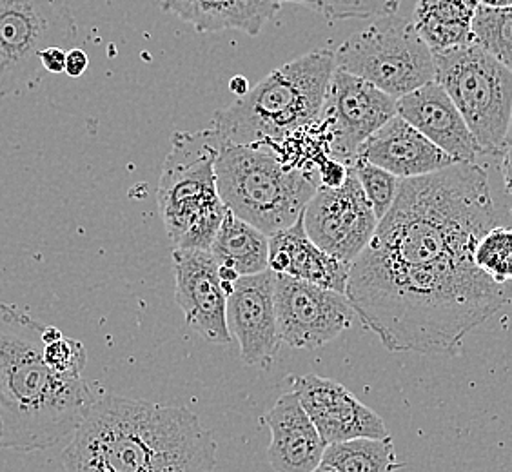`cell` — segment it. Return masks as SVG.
<instances>
[{"mask_svg":"<svg viewBox=\"0 0 512 472\" xmlns=\"http://www.w3.org/2000/svg\"><path fill=\"white\" fill-rule=\"evenodd\" d=\"M493 226L489 178L476 162L400 182L345 287L387 351L454 356L511 304L512 284H496L474 264V247Z\"/></svg>","mask_w":512,"mask_h":472,"instance_id":"1","label":"cell"},{"mask_svg":"<svg viewBox=\"0 0 512 472\" xmlns=\"http://www.w3.org/2000/svg\"><path fill=\"white\" fill-rule=\"evenodd\" d=\"M66 472H215L217 442L186 407L95 400L62 453Z\"/></svg>","mask_w":512,"mask_h":472,"instance_id":"2","label":"cell"},{"mask_svg":"<svg viewBox=\"0 0 512 472\" xmlns=\"http://www.w3.org/2000/svg\"><path fill=\"white\" fill-rule=\"evenodd\" d=\"M44 327L0 304V449H50L79 429L97 400L82 376L68 378L46 364Z\"/></svg>","mask_w":512,"mask_h":472,"instance_id":"3","label":"cell"},{"mask_svg":"<svg viewBox=\"0 0 512 472\" xmlns=\"http://www.w3.org/2000/svg\"><path fill=\"white\" fill-rule=\"evenodd\" d=\"M335 51H311L273 69L244 97L218 109L211 129L226 144H262L320 118L335 71Z\"/></svg>","mask_w":512,"mask_h":472,"instance_id":"4","label":"cell"},{"mask_svg":"<svg viewBox=\"0 0 512 472\" xmlns=\"http://www.w3.org/2000/svg\"><path fill=\"white\" fill-rule=\"evenodd\" d=\"M222 140L213 129L177 131L158 182V209L175 249H211L227 207L218 193Z\"/></svg>","mask_w":512,"mask_h":472,"instance_id":"5","label":"cell"},{"mask_svg":"<svg viewBox=\"0 0 512 472\" xmlns=\"http://www.w3.org/2000/svg\"><path fill=\"white\" fill-rule=\"evenodd\" d=\"M218 193L227 209L267 236L293 226L320 184L287 168L264 144H222L215 162Z\"/></svg>","mask_w":512,"mask_h":472,"instance_id":"6","label":"cell"},{"mask_svg":"<svg viewBox=\"0 0 512 472\" xmlns=\"http://www.w3.org/2000/svg\"><path fill=\"white\" fill-rule=\"evenodd\" d=\"M434 80L447 91L483 155L503 153L512 118V71L476 42L434 51Z\"/></svg>","mask_w":512,"mask_h":472,"instance_id":"7","label":"cell"},{"mask_svg":"<svg viewBox=\"0 0 512 472\" xmlns=\"http://www.w3.org/2000/svg\"><path fill=\"white\" fill-rule=\"evenodd\" d=\"M336 68L371 82L398 100L434 80V57L413 20L385 15L335 51Z\"/></svg>","mask_w":512,"mask_h":472,"instance_id":"8","label":"cell"},{"mask_svg":"<svg viewBox=\"0 0 512 472\" xmlns=\"http://www.w3.org/2000/svg\"><path fill=\"white\" fill-rule=\"evenodd\" d=\"M75 39L68 0H0V97L35 88L46 73L40 51Z\"/></svg>","mask_w":512,"mask_h":472,"instance_id":"9","label":"cell"},{"mask_svg":"<svg viewBox=\"0 0 512 472\" xmlns=\"http://www.w3.org/2000/svg\"><path fill=\"white\" fill-rule=\"evenodd\" d=\"M278 335L295 349H318L347 331L356 311L344 293L275 273Z\"/></svg>","mask_w":512,"mask_h":472,"instance_id":"10","label":"cell"},{"mask_svg":"<svg viewBox=\"0 0 512 472\" xmlns=\"http://www.w3.org/2000/svg\"><path fill=\"white\" fill-rule=\"evenodd\" d=\"M394 115V97L367 80L335 68L320 113L331 135V157L349 168L367 138Z\"/></svg>","mask_w":512,"mask_h":472,"instance_id":"11","label":"cell"},{"mask_svg":"<svg viewBox=\"0 0 512 472\" xmlns=\"http://www.w3.org/2000/svg\"><path fill=\"white\" fill-rule=\"evenodd\" d=\"M309 238L325 253L353 264L378 227L375 211L355 173L340 187H318L302 213Z\"/></svg>","mask_w":512,"mask_h":472,"instance_id":"12","label":"cell"},{"mask_svg":"<svg viewBox=\"0 0 512 472\" xmlns=\"http://www.w3.org/2000/svg\"><path fill=\"white\" fill-rule=\"evenodd\" d=\"M173 271L175 298L189 327L211 344H231L227 293L215 256L206 249H173Z\"/></svg>","mask_w":512,"mask_h":472,"instance_id":"13","label":"cell"},{"mask_svg":"<svg viewBox=\"0 0 512 472\" xmlns=\"http://www.w3.org/2000/svg\"><path fill=\"white\" fill-rule=\"evenodd\" d=\"M227 325L237 336L240 358L249 367H267L282 344L276 325L275 273L240 276L227 295Z\"/></svg>","mask_w":512,"mask_h":472,"instance_id":"14","label":"cell"},{"mask_svg":"<svg viewBox=\"0 0 512 472\" xmlns=\"http://www.w3.org/2000/svg\"><path fill=\"white\" fill-rule=\"evenodd\" d=\"M293 393L327 445L391 436L384 420L335 380L304 374L293 380Z\"/></svg>","mask_w":512,"mask_h":472,"instance_id":"15","label":"cell"},{"mask_svg":"<svg viewBox=\"0 0 512 472\" xmlns=\"http://www.w3.org/2000/svg\"><path fill=\"white\" fill-rule=\"evenodd\" d=\"M396 113L445 151L454 162H474L482 146L453 100L436 80L396 100Z\"/></svg>","mask_w":512,"mask_h":472,"instance_id":"16","label":"cell"},{"mask_svg":"<svg viewBox=\"0 0 512 472\" xmlns=\"http://www.w3.org/2000/svg\"><path fill=\"white\" fill-rule=\"evenodd\" d=\"M358 157L402 180L424 177L456 164L398 113L367 138Z\"/></svg>","mask_w":512,"mask_h":472,"instance_id":"17","label":"cell"},{"mask_svg":"<svg viewBox=\"0 0 512 472\" xmlns=\"http://www.w3.org/2000/svg\"><path fill=\"white\" fill-rule=\"evenodd\" d=\"M266 423L271 431L267 460L276 472H313L322 463L327 443L296 393L282 394L266 414Z\"/></svg>","mask_w":512,"mask_h":472,"instance_id":"18","label":"cell"},{"mask_svg":"<svg viewBox=\"0 0 512 472\" xmlns=\"http://www.w3.org/2000/svg\"><path fill=\"white\" fill-rule=\"evenodd\" d=\"M269 269L345 295L351 264L316 246L300 217L293 226L269 236Z\"/></svg>","mask_w":512,"mask_h":472,"instance_id":"19","label":"cell"},{"mask_svg":"<svg viewBox=\"0 0 512 472\" xmlns=\"http://www.w3.org/2000/svg\"><path fill=\"white\" fill-rule=\"evenodd\" d=\"M287 0H162V10L177 15L198 33L237 30L256 37Z\"/></svg>","mask_w":512,"mask_h":472,"instance_id":"20","label":"cell"},{"mask_svg":"<svg viewBox=\"0 0 512 472\" xmlns=\"http://www.w3.org/2000/svg\"><path fill=\"white\" fill-rule=\"evenodd\" d=\"M478 4V0H418L414 28L433 53L473 44Z\"/></svg>","mask_w":512,"mask_h":472,"instance_id":"21","label":"cell"},{"mask_svg":"<svg viewBox=\"0 0 512 472\" xmlns=\"http://www.w3.org/2000/svg\"><path fill=\"white\" fill-rule=\"evenodd\" d=\"M209 251L218 266L231 267L240 276L258 275L269 269V236L229 209Z\"/></svg>","mask_w":512,"mask_h":472,"instance_id":"22","label":"cell"},{"mask_svg":"<svg viewBox=\"0 0 512 472\" xmlns=\"http://www.w3.org/2000/svg\"><path fill=\"white\" fill-rule=\"evenodd\" d=\"M322 462L340 472H396L402 467L391 436L331 443L325 447Z\"/></svg>","mask_w":512,"mask_h":472,"instance_id":"23","label":"cell"},{"mask_svg":"<svg viewBox=\"0 0 512 472\" xmlns=\"http://www.w3.org/2000/svg\"><path fill=\"white\" fill-rule=\"evenodd\" d=\"M474 42L512 71V6L489 8L478 4L473 20Z\"/></svg>","mask_w":512,"mask_h":472,"instance_id":"24","label":"cell"},{"mask_svg":"<svg viewBox=\"0 0 512 472\" xmlns=\"http://www.w3.org/2000/svg\"><path fill=\"white\" fill-rule=\"evenodd\" d=\"M474 264L496 284H512V227L493 226L474 247Z\"/></svg>","mask_w":512,"mask_h":472,"instance_id":"25","label":"cell"},{"mask_svg":"<svg viewBox=\"0 0 512 472\" xmlns=\"http://www.w3.org/2000/svg\"><path fill=\"white\" fill-rule=\"evenodd\" d=\"M349 169L358 178L360 186L364 189L365 197L369 200V204L375 211V217L380 222L385 217V213L393 206L402 178L394 177L393 173L378 168L375 164L360 157L356 158Z\"/></svg>","mask_w":512,"mask_h":472,"instance_id":"26","label":"cell"},{"mask_svg":"<svg viewBox=\"0 0 512 472\" xmlns=\"http://www.w3.org/2000/svg\"><path fill=\"white\" fill-rule=\"evenodd\" d=\"M44 360L55 373L80 378L88 364V354L82 342L62 335L44 344Z\"/></svg>","mask_w":512,"mask_h":472,"instance_id":"27","label":"cell"},{"mask_svg":"<svg viewBox=\"0 0 512 472\" xmlns=\"http://www.w3.org/2000/svg\"><path fill=\"white\" fill-rule=\"evenodd\" d=\"M402 0H322V13L329 20L371 19L393 15Z\"/></svg>","mask_w":512,"mask_h":472,"instance_id":"28","label":"cell"},{"mask_svg":"<svg viewBox=\"0 0 512 472\" xmlns=\"http://www.w3.org/2000/svg\"><path fill=\"white\" fill-rule=\"evenodd\" d=\"M349 175V168L338 162L336 158L325 160L324 166L318 171V182L320 187H340Z\"/></svg>","mask_w":512,"mask_h":472,"instance_id":"29","label":"cell"},{"mask_svg":"<svg viewBox=\"0 0 512 472\" xmlns=\"http://www.w3.org/2000/svg\"><path fill=\"white\" fill-rule=\"evenodd\" d=\"M66 55H68V50H64L60 46H50V48L40 51V64L46 73L60 75L66 71Z\"/></svg>","mask_w":512,"mask_h":472,"instance_id":"30","label":"cell"},{"mask_svg":"<svg viewBox=\"0 0 512 472\" xmlns=\"http://www.w3.org/2000/svg\"><path fill=\"white\" fill-rule=\"evenodd\" d=\"M88 66L89 57L86 51L80 50V48H71L68 51V55H66V71H64L68 77H73V79L82 77L86 73Z\"/></svg>","mask_w":512,"mask_h":472,"instance_id":"31","label":"cell"},{"mask_svg":"<svg viewBox=\"0 0 512 472\" xmlns=\"http://www.w3.org/2000/svg\"><path fill=\"white\" fill-rule=\"evenodd\" d=\"M502 175L505 191L512 197V146L503 149Z\"/></svg>","mask_w":512,"mask_h":472,"instance_id":"32","label":"cell"},{"mask_svg":"<svg viewBox=\"0 0 512 472\" xmlns=\"http://www.w3.org/2000/svg\"><path fill=\"white\" fill-rule=\"evenodd\" d=\"M249 89H251L249 80H247L246 77H242V75H237V77H233V79L229 80V91H231L233 95H237V99L238 97H244Z\"/></svg>","mask_w":512,"mask_h":472,"instance_id":"33","label":"cell"},{"mask_svg":"<svg viewBox=\"0 0 512 472\" xmlns=\"http://www.w3.org/2000/svg\"><path fill=\"white\" fill-rule=\"evenodd\" d=\"M480 4L489 8H511L512 0H480Z\"/></svg>","mask_w":512,"mask_h":472,"instance_id":"34","label":"cell"},{"mask_svg":"<svg viewBox=\"0 0 512 472\" xmlns=\"http://www.w3.org/2000/svg\"><path fill=\"white\" fill-rule=\"evenodd\" d=\"M287 2H296V4H304L311 10L322 11V0H287Z\"/></svg>","mask_w":512,"mask_h":472,"instance_id":"35","label":"cell"},{"mask_svg":"<svg viewBox=\"0 0 512 472\" xmlns=\"http://www.w3.org/2000/svg\"><path fill=\"white\" fill-rule=\"evenodd\" d=\"M313 472H340V471H336V469H333V467H331V465H327V463H320V465H318V467H316L315 471Z\"/></svg>","mask_w":512,"mask_h":472,"instance_id":"36","label":"cell"},{"mask_svg":"<svg viewBox=\"0 0 512 472\" xmlns=\"http://www.w3.org/2000/svg\"><path fill=\"white\" fill-rule=\"evenodd\" d=\"M507 146H512V118H511V128H509V133H507V140H505V148Z\"/></svg>","mask_w":512,"mask_h":472,"instance_id":"37","label":"cell"},{"mask_svg":"<svg viewBox=\"0 0 512 472\" xmlns=\"http://www.w3.org/2000/svg\"><path fill=\"white\" fill-rule=\"evenodd\" d=\"M478 2H480V0H478Z\"/></svg>","mask_w":512,"mask_h":472,"instance_id":"38","label":"cell"}]
</instances>
